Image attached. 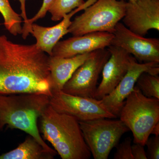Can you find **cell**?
Segmentation results:
<instances>
[{"instance_id": "obj_21", "label": "cell", "mask_w": 159, "mask_h": 159, "mask_svg": "<svg viewBox=\"0 0 159 159\" xmlns=\"http://www.w3.org/2000/svg\"><path fill=\"white\" fill-rule=\"evenodd\" d=\"M130 137H127L122 143L117 145L116 152L114 156V159H134L132 153Z\"/></svg>"}, {"instance_id": "obj_4", "label": "cell", "mask_w": 159, "mask_h": 159, "mask_svg": "<svg viewBox=\"0 0 159 159\" xmlns=\"http://www.w3.org/2000/svg\"><path fill=\"white\" fill-rule=\"evenodd\" d=\"M119 117L132 132L134 143L145 146L159 122V99L146 97L136 86L125 99Z\"/></svg>"}, {"instance_id": "obj_2", "label": "cell", "mask_w": 159, "mask_h": 159, "mask_svg": "<svg viewBox=\"0 0 159 159\" xmlns=\"http://www.w3.org/2000/svg\"><path fill=\"white\" fill-rule=\"evenodd\" d=\"M50 97L35 93L0 95V130L5 126L20 129L33 137L46 150L56 152L45 142L38 126L40 117L50 104Z\"/></svg>"}, {"instance_id": "obj_25", "label": "cell", "mask_w": 159, "mask_h": 159, "mask_svg": "<svg viewBox=\"0 0 159 159\" xmlns=\"http://www.w3.org/2000/svg\"><path fill=\"white\" fill-rule=\"evenodd\" d=\"M153 134L156 136H159V122L155 125L151 132V134Z\"/></svg>"}, {"instance_id": "obj_10", "label": "cell", "mask_w": 159, "mask_h": 159, "mask_svg": "<svg viewBox=\"0 0 159 159\" xmlns=\"http://www.w3.org/2000/svg\"><path fill=\"white\" fill-rule=\"evenodd\" d=\"M144 72L158 75L159 62L139 63L133 57L128 70L123 79L111 93L100 99L110 112L119 117L125 99L133 90L139 76Z\"/></svg>"}, {"instance_id": "obj_20", "label": "cell", "mask_w": 159, "mask_h": 159, "mask_svg": "<svg viewBox=\"0 0 159 159\" xmlns=\"http://www.w3.org/2000/svg\"><path fill=\"white\" fill-rule=\"evenodd\" d=\"M54 1L55 0H43L40 9L33 17L28 19L27 26L25 29H22L21 34L24 39H26L30 34L31 25L38 20L42 19L46 16L47 12H48L49 8Z\"/></svg>"}, {"instance_id": "obj_12", "label": "cell", "mask_w": 159, "mask_h": 159, "mask_svg": "<svg viewBox=\"0 0 159 159\" xmlns=\"http://www.w3.org/2000/svg\"><path fill=\"white\" fill-rule=\"evenodd\" d=\"M111 56L102 69V80L97 87L95 99H102L116 87L128 70L132 56L124 49L110 45Z\"/></svg>"}, {"instance_id": "obj_13", "label": "cell", "mask_w": 159, "mask_h": 159, "mask_svg": "<svg viewBox=\"0 0 159 159\" xmlns=\"http://www.w3.org/2000/svg\"><path fill=\"white\" fill-rule=\"evenodd\" d=\"M113 36V34L107 32H93L73 36L59 41L53 48L51 56L70 57L106 48L111 45Z\"/></svg>"}, {"instance_id": "obj_7", "label": "cell", "mask_w": 159, "mask_h": 159, "mask_svg": "<svg viewBox=\"0 0 159 159\" xmlns=\"http://www.w3.org/2000/svg\"><path fill=\"white\" fill-rule=\"evenodd\" d=\"M111 56L107 48L99 49L75 71L62 91L66 93L95 98L99 75Z\"/></svg>"}, {"instance_id": "obj_15", "label": "cell", "mask_w": 159, "mask_h": 159, "mask_svg": "<svg viewBox=\"0 0 159 159\" xmlns=\"http://www.w3.org/2000/svg\"><path fill=\"white\" fill-rule=\"evenodd\" d=\"M94 51L70 57L50 56L49 66L52 92L62 90L65 84L75 71L93 54Z\"/></svg>"}, {"instance_id": "obj_11", "label": "cell", "mask_w": 159, "mask_h": 159, "mask_svg": "<svg viewBox=\"0 0 159 159\" xmlns=\"http://www.w3.org/2000/svg\"><path fill=\"white\" fill-rule=\"evenodd\" d=\"M123 25L131 31L144 36L152 29L159 31V0L126 2Z\"/></svg>"}, {"instance_id": "obj_1", "label": "cell", "mask_w": 159, "mask_h": 159, "mask_svg": "<svg viewBox=\"0 0 159 159\" xmlns=\"http://www.w3.org/2000/svg\"><path fill=\"white\" fill-rule=\"evenodd\" d=\"M50 56L35 44L13 42L0 34V95L40 93L51 97Z\"/></svg>"}, {"instance_id": "obj_6", "label": "cell", "mask_w": 159, "mask_h": 159, "mask_svg": "<svg viewBox=\"0 0 159 159\" xmlns=\"http://www.w3.org/2000/svg\"><path fill=\"white\" fill-rule=\"evenodd\" d=\"M111 119L79 122L83 136L94 159H108L122 135L129 130L121 120Z\"/></svg>"}, {"instance_id": "obj_26", "label": "cell", "mask_w": 159, "mask_h": 159, "mask_svg": "<svg viewBox=\"0 0 159 159\" xmlns=\"http://www.w3.org/2000/svg\"><path fill=\"white\" fill-rule=\"evenodd\" d=\"M136 1H137V0H128V1L131 2H136Z\"/></svg>"}, {"instance_id": "obj_5", "label": "cell", "mask_w": 159, "mask_h": 159, "mask_svg": "<svg viewBox=\"0 0 159 159\" xmlns=\"http://www.w3.org/2000/svg\"><path fill=\"white\" fill-rule=\"evenodd\" d=\"M125 0H97L72 21L68 33L80 36L93 32L113 33L125 16Z\"/></svg>"}, {"instance_id": "obj_22", "label": "cell", "mask_w": 159, "mask_h": 159, "mask_svg": "<svg viewBox=\"0 0 159 159\" xmlns=\"http://www.w3.org/2000/svg\"><path fill=\"white\" fill-rule=\"evenodd\" d=\"M148 150L147 158L150 159H159V136L148 138L145 143Z\"/></svg>"}, {"instance_id": "obj_16", "label": "cell", "mask_w": 159, "mask_h": 159, "mask_svg": "<svg viewBox=\"0 0 159 159\" xmlns=\"http://www.w3.org/2000/svg\"><path fill=\"white\" fill-rule=\"evenodd\" d=\"M57 154L46 150L29 135L16 148L0 155V159H53Z\"/></svg>"}, {"instance_id": "obj_17", "label": "cell", "mask_w": 159, "mask_h": 159, "mask_svg": "<svg viewBox=\"0 0 159 159\" xmlns=\"http://www.w3.org/2000/svg\"><path fill=\"white\" fill-rule=\"evenodd\" d=\"M0 13L4 20V26L10 34L14 36L21 34L22 18L12 9L9 0H0Z\"/></svg>"}, {"instance_id": "obj_9", "label": "cell", "mask_w": 159, "mask_h": 159, "mask_svg": "<svg viewBox=\"0 0 159 159\" xmlns=\"http://www.w3.org/2000/svg\"><path fill=\"white\" fill-rule=\"evenodd\" d=\"M111 45L120 47L140 62H159V39L147 38L131 31L122 23L115 27Z\"/></svg>"}, {"instance_id": "obj_24", "label": "cell", "mask_w": 159, "mask_h": 159, "mask_svg": "<svg viewBox=\"0 0 159 159\" xmlns=\"http://www.w3.org/2000/svg\"><path fill=\"white\" fill-rule=\"evenodd\" d=\"M19 2L20 5L21 14L22 18L23 19L24 25L23 26L22 29H25L28 24V19L27 17V12H26V0H18Z\"/></svg>"}, {"instance_id": "obj_14", "label": "cell", "mask_w": 159, "mask_h": 159, "mask_svg": "<svg viewBox=\"0 0 159 159\" xmlns=\"http://www.w3.org/2000/svg\"><path fill=\"white\" fill-rule=\"evenodd\" d=\"M97 0H88L82 6L76 8L66 15L61 22L51 27H46L33 23L31 26L30 34L36 39V47L46 54L51 56L52 51L61 39L68 33V29L72 21L71 18L77 12L84 10Z\"/></svg>"}, {"instance_id": "obj_8", "label": "cell", "mask_w": 159, "mask_h": 159, "mask_svg": "<svg viewBox=\"0 0 159 159\" xmlns=\"http://www.w3.org/2000/svg\"><path fill=\"white\" fill-rule=\"evenodd\" d=\"M50 105L56 111L73 116L79 122L117 118L106 108L100 99L74 96L62 90L52 92Z\"/></svg>"}, {"instance_id": "obj_19", "label": "cell", "mask_w": 159, "mask_h": 159, "mask_svg": "<svg viewBox=\"0 0 159 159\" xmlns=\"http://www.w3.org/2000/svg\"><path fill=\"white\" fill-rule=\"evenodd\" d=\"M137 87L143 95L148 97L159 99V77L144 72L137 80Z\"/></svg>"}, {"instance_id": "obj_23", "label": "cell", "mask_w": 159, "mask_h": 159, "mask_svg": "<svg viewBox=\"0 0 159 159\" xmlns=\"http://www.w3.org/2000/svg\"><path fill=\"white\" fill-rule=\"evenodd\" d=\"M144 146L138 143H134L131 145L132 153L134 159H148Z\"/></svg>"}, {"instance_id": "obj_3", "label": "cell", "mask_w": 159, "mask_h": 159, "mask_svg": "<svg viewBox=\"0 0 159 159\" xmlns=\"http://www.w3.org/2000/svg\"><path fill=\"white\" fill-rule=\"evenodd\" d=\"M39 119L43 139L51 143L61 159L90 158V151L75 118L56 111L49 104Z\"/></svg>"}, {"instance_id": "obj_18", "label": "cell", "mask_w": 159, "mask_h": 159, "mask_svg": "<svg viewBox=\"0 0 159 159\" xmlns=\"http://www.w3.org/2000/svg\"><path fill=\"white\" fill-rule=\"evenodd\" d=\"M85 2L84 0H55L48 10L51 20L54 21L61 20L66 15L82 6Z\"/></svg>"}]
</instances>
